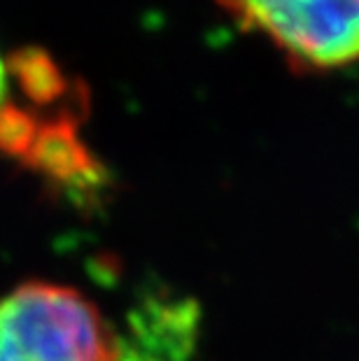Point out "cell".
<instances>
[{
	"label": "cell",
	"mask_w": 359,
	"mask_h": 361,
	"mask_svg": "<svg viewBox=\"0 0 359 361\" xmlns=\"http://www.w3.org/2000/svg\"><path fill=\"white\" fill-rule=\"evenodd\" d=\"M0 361H119V338L80 291L26 282L0 301Z\"/></svg>",
	"instance_id": "cell-1"
},
{
	"label": "cell",
	"mask_w": 359,
	"mask_h": 361,
	"mask_svg": "<svg viewBox=\"0 0 359 361\" xmlns=\"http://www.w3.org/2000/svg\"><path fill=\"white\" fill-rule=\"evenodd\" d=\"M243 30L262 35L301 73L359 61V0H215Z\"/></svg>",
	"instance_id": "cell-2"
},
{
	"label": "cell",
	"mask_w": 359,
	"mask_h": 361,
	"mask_svg": "<svg viewBox=\"0 0 359 361\" xmlns=\"http://www.w3.org/2000/svg\"><path fill=\"white\" fill-rule=\"evenodd\" d=\"M51 182L68 189H98L103 168L80 137V112H61L49 121H40L35 140L21 159Z\"/></svg>",
	"instance_id": "cell-3"
},
{
	"label": "cell",
	"mask_w": 359,
	"mask_h": 361,
	"mask_svg": "<svg viewBox=\"0 0 359 361\" xmlns=\"http://www.w3.org/2000/svg\"><path fill=\"white\" fill-rule=\"evenodd\" d=\"M10 73L17 78L30 101L40 105L54 103L71 91L61 68L51 61L47 51L19 49L10 59Z\"/></svg>",
	"instance_id": "cell-4"
},
{
	"label": "cell",
	"mask_w": 359,
	"mask_h": 361,
	"mask_svg": "<svg viewBox=\"0 0 359 361\" xmlns=\"http://www.w3.org/2000/svg\"><path fill=\"white\" fill-rule=\"evenodd\" d=\"M37 126L40 121L24 107L3 105L0 107V152L7 157L24 159L35 140Z\"/></svg>",
	"instance_id": "cell-5"
},
{
	"label": "cell",
	"mask_w": 359,
	"mask_h": 361,
	"mask_svg": "<svg viewBox=\"0 0 359 361\" xmlns=\"http://www.w3.org/2000/svg\"><path fill=\"white\" fill-rule=\"evenodd\" d=\"M7 63L3 61V56H0V107L5 105V96H7Z\"/></svg>",
	"instance_id": "cell-6"
}]
</instances>
